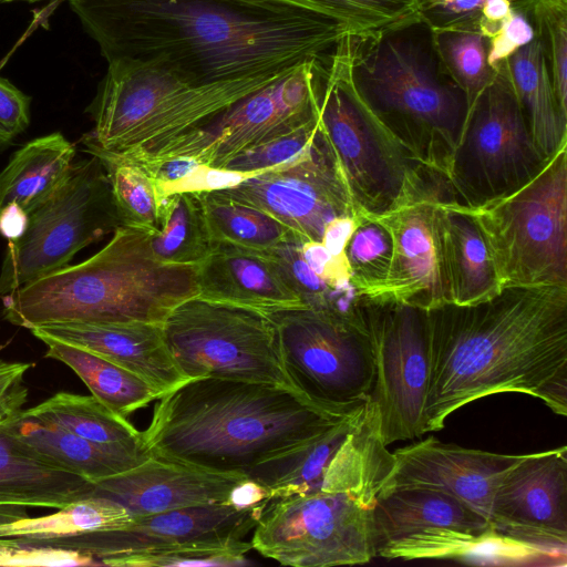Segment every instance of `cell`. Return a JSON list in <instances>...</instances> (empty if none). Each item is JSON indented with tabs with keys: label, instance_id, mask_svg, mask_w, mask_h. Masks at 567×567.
Masks as SVG:
<instances>
[{
	"label": "cell",
	"instance_id": "6da1fadb",
	"mask_svg": "<svg viewBox=\"0 0 567 567\" xmlns=\"http://www.w3.org/2000/svg\"><path fill=\"white\" fill-rule=\"evenodd\" d=\"M69 6L106 62H148L199 85L287 72L326 58L350 33L340 21L257 0H69Z\"/></svg>",
	"mask_w": 567,
	"mask_h": 567
},
{
	"label": "cell",
	"instance_id": "7a4b0ae2",
	"mask_svg": "<svg viewBox=\"0 0 567 567\" xmlns=\"http://www.w3.org/2000/svg\"><path fill=\"white\" fill-rule=\"evenodd\" d=\"M425 313V433L497 393H526L567 415V286L505 287L488 300Z\"/></svg>",
	"mask_w": 567,
	"mask_h": 567
},
{
	"label": "cell",
	"instance_id": "3957f363",
	"mask_svg": "<svg viewBox=\"0 0 567 567\" xmlns=\"http://www.w3.org/2000/svg\"><path fill=\"white\" fill-rule=\"evenodd\" d=\"M158 400L141 432L150 455L245 475L347 416L322 412L289 388L220 378L187 380Z\"/></svg>",
	"mask_w": 567,
	"mask_h": 567
},
{
	"label": "cell",
	"instance_id": "277c9868",
	"mask_svg": "<svg viewBox=\"0 0 567 567\" xmlns=\"http://www.w3.org/2000/svg\"><path fill=\"white\" fill-rule=\"evenodd\" d=\"M198 295V266L159 261L148 231L120 226L89 259L2 297V313L28 330L68 322L163 324L178 305Z\"/></svg>",
	"mask_w": 567,
	"mask_h": 567
},
{
	"label": "cell",
	"instance_id": "5b68a950",
	"mask_svg": "<svg viewBox=\"0 0 567 567\" xmlns=\"http://www.w3.org/2000/svg\"><path fill=\"white\" fill-rule=\"evenodd\" d=\"M354 86L381 124L443 182L467 116L465 94L445 70L433 30L419 16L349 34Z\"/></svg>",
	"mask_w": 567,
	"mask_h": 567
},
{
	"label": "cell",
	"instance_id": "8992f818",
	"mask_svg": "<svg viewBox=\"0 0 567 567\" xmlns=\"http://www.w3.org/2000/svg\"><path fill=\"white\" fill-rule=\"evenodd\" d=\"M293 69L199 85L153 63L112 60L86 109L94 127L82 140L121 158L147 155Z\"/></svg>",
	"mask_w": 567,
	"mask_h": 567
},
{
	"label": "cell",
	"instance_id": "52a82bcc",
	"mask_svg": "<svg viewBox=\"0 0 567 567\" xmlns=\"http://www.w3.org/2000/svg\"><path fill=\"white\" fill-rule=\"evenodd\" d=\"M349 34L326 60L317 97L318 124L358 212L382 214L435 179L390 134L359 95Z\"/></svg>",
	"mask_w": 567,
	"mask_h": 567
},
{
	"label": "cell",
	"instance_id": "ba28073f",
	"mask_svg": "<svg viewBox=\"0 0 567 567\" xmlns=\"http://www.w3.org/2000/svg\"><path fill=\"white\" fill-rule=\"evenodd\" d=\"M505 287L567 286V145L517 189L464 206Z\"/></svg>",
	"mask_w": 567,
	"mask_h": 567
},
{
	"label": "cell",
	"instance_id": "9c48e42d",
	"mask_svg": "<svg viewBox=\"0 0 567 567\" xmlns=\"http://www.w3.org/2000/svg\"><path fill=\"white\" fill-rule=\"evenodd\" d=\"M383 483L269 497L251 548L281 565H359L377 557L373 507Z\"/></svg>",
	"mask_w": 567,
	"mask_h": 567
},
{
	"label": "cell",
	"instance_id": "30bf717a",
	"mask_svg": "<svg viewBox=\"0 0 567 567\" xmlns=\"http://www.w3.org/2000/svg\"><path fill=\"white\" fill-rule=\"evenodd\" d=\"M292 389L308 403L342 417L361 408L374 380L367 313L354 319L307 307L268 313Z\"/></svg>",
	"mask_w": 567,
	"mask_h": 567
},
{
	"label": "cell",
	"instance_id": "8fae6325",
	"mask_svg": "<svg viewBox=\"0 0 567 567\" xmlns=\"http://www.w3.org/2000/svg\"><path fill=\"white\" fill-rule=\"evenodd\" d=\"M162 329L187 380L220 378L292 389L266 312L196 296L178 305Z\"/></svg>",
	"mask_w": 567,
	"mask_h": 567
},
{
	"label": "cell",
	"instance_id": "7c38bea8",
	"mask_svg": "<svg viewBox=\"0 0 567 567\" xmlns=\"http://www.w3.org/2000/svg\"><path fill=\"white\" fill-rule=\"evenodd\" d=\"M546 161L504 63L467 113L444 179L446 195L464 206L489 202L527 183Z\"/></svg>",
	"mask_w": 567,
	"mask_h": 567
},
{
	"label": "cell",
	"instance_id": "4fadbf2b",
	"mask_svg": "<svg viewBox=\"0 0 567 567\" xmlns=\"http://www.w3.org/2000/svg\"><path fill=\"white\" fill-rule=\"evenodd\" d=\"M122 226L100 159L73 164L62 186L29 215L24 234L8 241L0 297L56 271L84 247Z\"/></svg>",
	"mask_w": 567,
	"mask_h": 567
},
{
	"label": "cell",
	"instance_id": "5bb4252c",
	"mask_svg": "<svg viewBox=\"0 0 567 567\" xmlns=\"http://www.w3.org/2000/svg\"><path fill=\"white\" fill-rule=\"evenodd\" d=\"M327 56L298 65L237 101L205 125L153 153L127 161L179 157L223 168L245 151L293 131L317 116V97Z\"/></svg>",
	"mask_w": 567,
	"mask_h": 567
},
{
	"label": "cell",
	"instance_id": "9a60e30c",
	"mask_svg": "<svg viewBox=\"0 0 567 567\" xmlns=\"http://www.w3.org/2000/svg\"><path fill=\"white\" fill-rule=\"evenodd\" d=\"M374 351V380L368 405L388 446L425 433L430 349L425 310L365 300Z\"/></svg>",
	"mask_w": 567,
	"mask_h": 567
},
{
	"label": "cell",
	"instance_id": "2e32d148",
	"mask_svg": "<svg viewBox=\"0 0 567 567\" xmlns=\"http://www.w3.org/2000/svg\"><path fill=\"white\" fill-rule=\"evenodd\" d=\"M265 503L248 508L209 504L137 516L124 528L80 536L62 549L92 557L104 566H114L128 556L178 550L210 549L246 555L252 548L245 538L254 529Z\"/></svg>",
	"mask_w": 567,
	"mask_h": 567
},
{
	"label": "cell",
	"instance_id": "e0dca14e",
	"mask_svg": "<svg viewBox=\"0 0 567 567\" xmlns=\"http://www.w3.org/2000/svg\"><path fill=\"white\" fill-rule=\"evenodd\" d=\"M218 190L272 216L302 241H321L329 221L358 214L319 124L296 158Z\"/></svg>",
	"mask_w": 567,
	"mask_h": 567
},
{
	"label": "cell",
	"instance_id": "ac0fdd59",
	"mask_svg": "<svg viewBox=\"0 0 567 567\" xmlns=\"http://www.w3.org/2000/svg\"><path fill=\"white\" fill-rule=\"evenodd\" d=\"M445 194L443 181L436 179L382 214H367L385 228L392 244L386 277L368 301L422 310L450 303L440 228V200Z\"/></svg>",
	"mask_w": 567,
	"mask_h": 567
},
{
	"label": "cell",
	"instance_id": "d6986e66",
	"mask_svg": "<svg viewBox=\"0 0 567 567\" xmlns=\"http://www.w3.org/2000/svg\"><path fill=\"white\" fill-rule=\"evenodd\" d=\"M489 522L517 540L567 548V447L524 454L502 477Z\"/></svg>",
	"mask_w": 567,
	"mask_h": 567
},
{
	"label": "cell",
	"instance_id": "ffe728a7",
	"mask_svg": "<svg viewBox=\"0 0 567 567\" xmlns=\"http://www.w3.org/2000/svg\"><path fill=\"white\" fill-rule=\"evenodd\" d=\"M381 491L423 487L444 492L489 520L495 491L524 454H499L446 444L434 436L398 449Z\"/></svg>",
	"mask_w": 567,
	"mask_h": 567
},
{
	"label": "cell",
	"instance_id": "44dd1931",
	"mask_svg": "<svg viewBox=\"0 0 567 567\" xmlns=\"http://www.w3.org/2000/svg\"><path fill=\"white\" fill-rule=\"evenodd\" d=\"M247 476L220 473L150 455L135 467L95 484V494L125 506L134 516L228 504Z\"/></svg>",
	"mask_w": 567,
	"mask_h": 567
},
{
	"label": "cell",
	"instance_id": "7402d4cb",
	"mask_svg": "<svg viewBox=\"0 0 567 567\" xmlns=\"http://www.w3.org/2000/svg\"><path fill=\"white\" fill-rule=\"evenodd\" d=\"M30 331L35 338H52L105 358L143 379L159 398L187 381L166 346L162 324L68 322Z\"/></svg>",
	"mask_w": 567,
	"mask_h": 567
},
{
	"label": "cell",
	"instance_id": "603a6c76",
	"mask_svg": "<svg viewBox=\"0 0 567 567\" xmlns=\"http://www.w3.org/2000/svg\"><path fill=\"white\" fill-rule=\"evenodd\" d=\"M386 559H450L474 565L566 566L567 548L517 540L496 530L473 533L432 528L381 547Z\"/></svg>",
	"mask_w": 567,
	"mask_h": 567
},
{
	"label": "cell",
	"instance_id": "cb8c5ba5",
	"mask_svg": "<svg viewBox=\"0 0 567 567\" xmlns=\"http://www.w3.org/2000/svg\"><path fill=\"white\" fill-rule=\"evenodd\" d=\"M0 426V525L29 517L31 508H62L95 494V484L47 463Z\"/></svg>",
	"mask_w": 567,
	"mask_h": 567
},
{
	"label": "cell",
	"instance_id": "d4e9b609",
	"mask_svg": "<svg viewBox=\"0 0 567 567\" xmlns=\"http://www.w3.org/2000/svg\"><path fill=\"white\" fill-rule=\"evenodd\" d=\"M198 285L203 298L266 313L305 307L264 251L235 245H215L198 266Z\"/></svg>",
	"mask_w": 567,
	"mask_h": 567
},
{
	"label": "cell",
	"instance_id": "484cf974",
	"mask_svg": "<svg viewBox=\"0 0 567 567\" xmlns=\"http://www.w3.org/2000/svg\"><path fill=\"white\" fill-rule=\"evenodd\" d=\"M491 525L487 518L465 503L431 488L380 491L373 507L375 553L386 544L426 529L477 533Z\"/></svg>",
	"mask_w": 567,
	"mask_h": 567
},
{
	"label": "cell",
	"instance_id": "4316f807",
	"mask_svg": "<svg viewBox=\"0 0 567 567\" xmlns=\"http://www.w3.org/2000/svg\"><path fill=\"white\" fill-rule=\"evenodd\" d=\"M440 228L450 303L468 306L498 295L503 287L480 227L446 194L440 200Z\"/></svg>",
	"mask_w": 567,
	"mask_h": 567
},
{
	"label": "cell",
	"instance_id": "83f0119b",
	"mask_svg": "<svg viewBox=\"0 0 567 567\" xmlns=\"http://www.w3.org/2000/svg\"><path fill=\"white\" fill-rule=\"evenodd\" d=\"M122 504L94 494L59 508L0 525V544L62 549L69 542L96 532L124 528L135 520Z\"/></svg>",
	"mask_w": 567,
	"mask_h": 567
},
{
	"label": "cell",
	"instance_id": "f1b7e54d",
	"mask_svg": "<svg viewBox=\"0 0 567 567\" xmlns=\"http://www.w3.org/2000/svg\"><path fill=\"white\" fill-rule=\"evenodd\" d=\"M74 156V144L60 132L25 143L0 171V210L17 203L30 215L62 186Z\"/></svg>",
	"mask_w": 567,
	"mask_h": 567
},
{
	"label": "cell",
	"instance_id": "f546056e",
	"mask_svg": "<svg viewBox=\"0 0 567 567\" xmlns=\"http://www.w3.org/2000/svg\"><path fill=\"white\" fill-rule=\"evenodd\" d=\"M365 403L316 437L257 464L247 478L269 497L321 491L328 466L362 417Z\"/></svg>",
	"mask_w": 567,
	"mask_h": 567
},
{
	"label": "cell",
	"instance_id": "4dcf8cb0",
	"mask_svg": "<svg viewBox=\"0 0 567 567\" xmlns=\"http://www.w3.org/2000/svg\"><path fill=\"white\" fill-rule=\"evenodd\" d=\"M24 412L54 423L112 454L142 461L150 456L141 431L93 395L59 392Z\"/></svg>",
	"mask_w": 567,
	"mask_h": 567
},
{
	"label": "cell",
	"instance_id": "1f68e13d",
	"mask_svg": "<svg viewBox=\"0 0 567 567\" xmlns=\"http://www.w3.org/2000/svg\"><path fill=\"white\" fill-rule=\"evenodd\" d=\"M11 433L49 464L96 484L141 464L142 460L106 452L91 442L22 410L8 423Z\"/></svg>",
	"mask_w": 567,
	"mask_h": 567
},
{
	"label": "cell",
	"instance_id": "d6a6232c",
	"mask_svg": "<svg viewBox=\"0 0 567 567\" xmlns=\"http://www.w3.org/2000/svg\"><path fill=\"white\" fill-rule=\"evenodd\" d=\"M505 64L533 141L548 159L567 145V114L556 100L537 40L515 52Z\"/></svg>",
	"mask_w": 567,
	"mask_h": 567
},
{
	"label": "cell",
	"instance_id": "836d02e7",
	"mask_svg": "<svg viewBox=\"0 0 567 567\" xmlns=\"http://www.w3.org/2000/svg\"><path fill=\"white\" fill-rule=\"evenodd\" d=\"M37 339L48 347L45 358L72 369L93 396L121 416L159 399L143 379L92 351L43 336Z\"/></svg>",
	"mask_w": 567,
	"mask_h": 567
},
{
	"label": "cell",
	"instance_id": "e575fe53",
	"mask_svg": "<svg viewBox=\"0 0 567 567\" xmlns=\"http://www.w3.org/2000/svg\"><path fill=\"white\" fill-rule=\"evenodd\" d=\"M150 244L164 264L199 266L208 257L216 243L198 193H177L163 199Z\"/></svg>",
	"mask_w": 567,
	"mask_h": 567
},
{
	"label": "cell",
	"instance_id": "d590c367",
	"mask_svg": "<svg viewBox=\"0 0 567 567\" xmlns=\"http://www.w3.org/2000/svg\"><path fill=\"white\" fill-rule=\"evenodd\" d=\"M198 194L216 244L265 251L285 241L299 239L272 216L220 190Z\"/></svg>",
	"mask_w": 567,
	"mask_h": 567
},
{
	"label": "cell",
	"instance_id": "8d00e7d4",
	"mask_svg": "<svg viewBox=\"0 0 567 567\" xmlns=\"http://www.w3.org/2000/svg\"><path fill=\"white\" fill-rule=\"evenodd\" d=\"M84 151L97 157L106 173L122 226L153 233L158 227L162 199L150 175L136 163L120 158L83 141Z\"/></svg>",
	"mask_w": 567,
	"mask_h": 567
},
{
	"label": "cell",
	"instance_id": "74e56055",
	"mask_svg": "<svg viewBox=\"0 0 567 567\" xmlns=\"http://www.w3.org/2000/svg\"><path fill=\"white\" fill-rule=\"evenodd\" d=\"M311 11L344 23L351 34L384 30L417 16V0H257Z\"/></svg>",
	"mask_w": 567,
	"mask_h": 567
},
{
	"label": "cell",
	"instance_id": "f35d334b",
	"mask_svg": "<svg viewBox=\"0 0 567 567\" xmlns=\"http://www.w3.org/2000/svg\"><path fill=\"white\" fill-rule=\"evenodd\" d=\"M439 56L466 97L467 113L496 76L487 62L488 39L478 31H433Z\"/></svg>",
	"mask_w": 567,
	"mask_h": 567
},
{
	"label": "cell",
	"instance_id": "ab89813d",
	"mask_svg": "<svg viewBox=\"0 0 567 567\" xmlns=\"http://www.w3.org/2000/svg\"><path fill=\"white\" fill-rule=\"evenodd\" d=\"M513 4L534 28L556 100L567 114V0H516Z\"/></svg>",
	"mask_w": 567,
	"mask_h": 567
},
{
	"label": "cell",
	"instance_id": "60d3db41",
	"mask_svg": "<svg viewBox=\"0 0 567 567\" xmlns=\"http://www.w3.org/2000/svg\"><path fill=\"white\" fill-rule=\"evenodd\" d=\"M359 223L347 247L351 282L361 298L368 300L384 281L391 260L392 244L385 228L359 212Z\"/></svg>",
	"mask_w": 567,
	"mask_h": 567
},
{
	"label": "cell",
	"instance_id": "b9f144b4",
	"mask_svg": "<svg viewBox=\"0 0 567 567\" xmlns=\"http://www.w3.org/2000/svg\"><path fill=\"white\" fill-rule=\"evenodd\" d=\"M318 132L317 116L301 126L268 140L228 161L223 168L256 175L285 164L303 153Z\"/></svg>",
	"mask_w": 567,
	"mask_h": 567
},
{
	"label": "cell",
	"instance_id": "7bdbcfd3",
	"mask_svg": "<svg viewBox=\"0 0 567 567\" xmlns=\"http://www.w3.org/2000/svg\"><path fill=\"white\" fill-rule=\"evenodd\" d=\"M488 0H417V16L433 31H478L481 12ZM515 2L516 0H512Z\"/></svg>",
	"mask_w": 567,
	"mask_h": 567
},
{
	"label": "cell",
	"instance_id": "ee69618b",
	"mask_svg": "<svg viewBox=\"0 0 567 567\" xmlns=\"http://www.w3.org/2000/svg\"><path fill=\"white\" fill-rule=\"evenodd\" d=\"M249 564L244 554L227 550L193 549L162 554L136 555L122 558L116 567L168 566H241Z\"/></svg>",
	"mask_w": 567,
	"mask_h": 567
},
{
	"label": "cell",
	"instance_id": "f6af8a7d",
	"mask_svg": "<svg viewBox=\"0 0 567 567\" xmlns=\"http://www.w3.org/2000/svg\"><path fill=\"white\" fill-rule=\"evenodd\" d=\"M535 39V31L519 9L513 4L511 16L488 38L487 62L496 72L515 52Z\"/></svg>",
	"mask_w": 567,
	"mask_h": 567
},
{
	"label": "cell",
	"instance_id": "bcb514c9",
	"mask_svg": "<svg viewBox=\"0 0 567 567\" xmlns=\"http://www.w3.org/2000/svg\"><path fill=\"white\" fill-rule=\"evenodd\" d=\"M0 566H97L83 554L51 547L0 544Z\"/></svg>",
	"mask_w": 567,
	"mask_h": 567
},
{
	"label": "cell",
	"instance_id": "7dc6e473",
	"mask_svg": "<svg viewBox=\"0 0 567 567\" xmlns=\"http://www.w3.org/2000/svg\"><path fill=\"white\" fill-rule=\"evenodd\" d=\"M30 103V96L0 76V152L28 128Z\"/></svg>",
	"mask_w": 567,
	"mask_h": 567
},
{
	"label": "cell",
	"instance_id": "c3c4849f",
	"mask_svg": "<svg viewBox=\"0 0 567 567\" xmlns=\"http://www.w3.org/2000/svg\"><path fill=\"white\" fill-rule=\"evenodd\" d=\"M31 367L0 359V426L24 410L29 396L25 377Z\"/></svg>",
	"mask_w": 567,
	"mask_h": 567
},
{
	"label": "cell",
	"instance_id": "681fc988",
	"mask_svg": "<svg viewBox=\"0 0 567 567\" xmlns=\"http://www.w3.org/2000/svg\"><path fill=\"white\" fill-rule=\"evenodd\" d=\"M300 248L309 267L331 288L355 289L351 282V271L346 254L332 256L321 241L315 240L302 241Z\"/></svg>",
	"mask_w": 567,
	"mask_h": 567
},
{
	"label": "cell",
	"instance_id": "f907efd6",
	"mask_svg": "<svg viewBox=\"0 0 567 567\" xmlns=\"http://www.w3.org/2000/svg\"><path fill=\"white\" fill-rule=\"evenodd\" d=\"M359 212L355 216H341L327 224L321 243L332 256L346 254V247L359 223Z\"/></svg>",
	"mask_w": 567,
	"mask_h": 567
},
{
	"label": "cell",
	"instance_id": "816d5d0a",
	"mask_svg": "<svg viewBox=\"0 0 567 567\" xmlns=\"http://www.w3.org/2000/svg\"><path fill=\"white\" fill-rule=\"evenodd\" d=\"M28 223L29 214L17 203H9L0 210V235L8 241L20 238Z\"/></svg>",
	"mask_w": 567,
	"mask_h": 567
},
{
	"label": "cell",
	"instance_id": "f5cc1de1",
	"mask_svg": "<svg viewBox=\"0 0 567 567\" xmlns=\"http://www.w3.org/2000/svg\"><path fill=\"white\" fill-rule=\"evenodd\" d=\"M268 492L256 482L246 478L231 492L228 504L237 508H248L265 503Z\"/></svg>",
	"mask_w": 567,
	"mask_h": 567
},
{
	"label": "cell",
	"instance_id": "db71d44e",
	"mask_svg": "<svg viewBox=\"0 0 567 567\" xmlns=\"http://www.w3.org/2000/svg\"><path fill=\"white\" fill-rule=\"evenodd\" d=\"M9 1H27V2H35V1H41V0H9Z\"/></svg>",
	"mask_w": 567,
	"mask_h": 567
},
{
	"label": "cell",
	"instance_id": "11a10c76",
	"mask_svg": "<svg viewBox=\"0 0 567 567\" xmlns=\"http://www.w3.org/2000/svg\"><path fill=\"white\" fill-rule=\"evenodd\" d=\"M9 2V0H0V3Z\"/></svg>",
	"mask_w": 567,
	"mask_h": 567
}]
</instances>
